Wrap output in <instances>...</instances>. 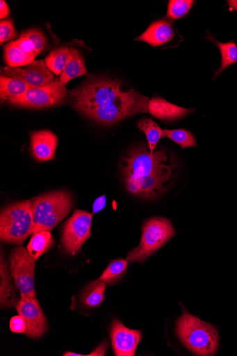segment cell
Segmentation results:
<instances>
[{
    "label": "cell",
    "instance_id": "8fae6325",
    "mask_svg": "<svg viewBox=\"0 0 237 356\" xmlns=\"http://www.w3.org/2000/svg\"><path fill=\"white\" fill-rule=\"evenodd\" d=\"M4 76L24 81L31 87H42L54 81L52 72L44 60H33L22 68L6 67L2 69Z\"/></svg>",
    "mask_w": 237,
    "mask_h": 356
},
{
    "label": "cell",
    "instance_id": "4fadbf2b",
    "mask_svg": "<svg viewBox=\"0 0 237 356\" xmlns=\"http://www.w3.org/2000/svg\"><path fill=\"white\" fill-rule=\"evenodd\" d=\"M175 37L173 22L170 19H163L152 23L145 33L136 39L154 47L162 46L171 42Z\"/></svg>",
    "mask_w": 237,
    "mask_h": 356
},
{
    "label": "cell",
    "instance_id": "83f0119b",
    "mask_svg": "<svg viewBox=\"0 0 237 356\" xmlns=\"http://www.w3.org/2000/svg\"><path fill=\"white\" fill-rule=\"evenodd\" d=\"M22 36L28 38L35 44L38 55L44 49L47 45L46 38L40 31L35 29L28 30L24 32Z\"/></svg>",
    "mask_w": 237,
    "mask_h": 356
},
{
    "label": "cell",
    "instance_id": "2e32d148",
    "mask_svg": "<svg viewBox=\"0 0 237 356\" xmlns=\"http://www.w3.org/2000/svg\"><path fill=\"white\" fill-rule=\"evenodd\" d=\"M0 260V306L3 309L14 308L17 307L19 300L3 253Z\"/></svg>",
    "mask_w": 237,
    "mask_h": 356
},
{
    "label": "cell",
    "instance_id": "7402d4cb",
    "mask_svg": "<svg viewBox=\"0 0 237 356\" xmlns=\"http://www.w3.org/2000/svg\"><path fill=\"white\" fill-rule=\"evenodd\" d=\"M35 56L26 54L15 42L9 43L5 48V60L11 68L26 67L35 60Z\"/></svg>",
    "mask_w": 237,
    "mask_h": 356
},
{
    "label": "cell",
    "instance_id": "8992f818",
    "mask_svg": "<svg viewBox=\"0 0 237 356\" xmlns=\"http://www.w3.org/2000/svg\"><path fill=\"white\" fill-rule=\"evenodd\" d=\"M175 230L170 220L162 217L147 220L142 229L139 246L130 251L126 257L129 264L144 263L147 259L161 249L175 236Z\"/></svg>",
    "mask_w": 237,
    "mask_h": 356
},
{
    "label": "cell",
    "instance_id": "d4e9b609",
    "mask_svg": "<svg viewBox=\"0 0 237 356\" xmlns=\"http://www.w3.org/2000/svg\"><path fill=\"white\" fill-rule=\"evenodd\" d=\"M129 264L120 258L113 261L99 278L107 284H113L120 282L125 275Z\"/></svg>",
    "mask_w": 237,
    "mask_h": 356
},
{
    "label": "cell",
    "instance_id": "d6986e66",
    "mask_svg": "<svg viewBox=\"0 0 237 356\" xmlns=\"http://www.w3.org/2000/svg\"><path fill=\"white\" fill-rule=\"evenodd\" d=\"M31 88V86L20 79L4 76L0 77V97L3 102L19 98Z\"/></svg>",
    "mask_w": 237,
    "mask_h": 356
},
{
    "label": "cell",
    "instance_id": "6da1fadb",
    "mask_svg": "<svg viewBox=\"0 0 237 356\" xmlns=\"http://www.w3.org/2000/svg\"><path fill=\"white\" fill-rule=\"evenodd\" d=\"M122 85L112 79H89L72 91L74 107L86 117L106 124L148 112L147 97L133 88L122 91Z\"/></svg>",
    "mask_w": 237,
    "mask_h": 356
},
{
    "label": "cell",
    "instance_id": "30bf717a",
    "mask_svg": "<svg viewBox=\"0 0 237 356\" xmlns=\"http://www.w3.org/2000/svg\"><path fill=\"white\" fill-rule=\"evenodd\" d=\"M26 322L25 334L31 339H40L46 333L48 323L37 298H21L16 307Z\"/></svg>",
    "mask_w": 237,
    "mask_h": 356
},
{
    "label": "cell",
    "instance_id": "52a82bcc",
    "mask_svg": "<svg viewBox=\"0 0 237 356\" xmlns=\"http://www.w3.org/2000/svg\"><path fill=\"white\" fill-rule=\"evenodd\" d=\"M35 259L22 246L14 248L10 256V270L21 298H37L35 284Z\"/></svg>",
    "mask_w": 237,
    "mask_h": 356
},
{
    "label": "cell",
    "instance_id": "4316f807",
    "mask_svg": "<svg viewBox=\"0 0 237 356\" xmlns=\"http://www.w3.org/2000/svg\"><path fill=\"white\" fill-rule=\"evenodd\" d=\"M194 3L195 1L192 0H171L167 6V19L176 20L185 17Z\"/></svg>",
    "mask_w": 237,
    "mask_h": 356
},
{
    "label": "cell",
    "instance_id": "ba28073f",
    "mask_svg": "<svg viewBox=\"0 0 237 356\" xmlns=\"http://www.w3.org/2000/svg\"><path fill=\"white\" fill-rule=\"evenodd\" d=\"M67 95L65 86L60 81L42 86L32 87L19 98L9 100V103L22 108H50L63 104Z\"/></svg>",
    "mask_w": 237,
    "mask_h": 356
},
{
    "label": "cell",
    "instance_id": "603a6c76",
    "mask_svg": "<svg viewBox=\"0 0 237 356\" xmlns=\"http://www.w3.org/2000/svg\"><path fill=\"white\" fill-rule=\"evenodd\" d=\"M70 53L71 49L67 47L53 50L44 60L46 66L56 75H61L70 60Z\"/></svg>",
    "mask_w": 237,
    "mask_h": 356
},
{
    "label": "cell",
    "instance_id": "e0dca14e",
    "mask_svg": "<svg viewBox=\"0 0 237 356\" xmlns=\"http://www.w3.org/2000/svg\"><path fill=\"white\" fill-rule=\"evenodd\" d=\"M106 284L99 280L90 283L81 293L82 305L86 309L99 307L104 300Z\"/></svg>",
    "mask_w": 237,
    "mask_h": 356
},
{
    "label": "cell",
    "instance_id": "f1b7e54d",
    "mask_svg": "<svg viewBox=\"0 0 237 356\" xmlns=\"http://www.w3.org/2000/svg\"><path fill=\"white\" fill-rule=\"evenodd\" d=\"M17 37L14 24L11 20H1L0 22V44L10 42Z\"/></svg>",
    "mask_w": 237,
    "mask_h": 356
},
{
    "label": "cell",
    "instance_id": "44dd1931",
    "mask_svg": "<svg viewBox=\"0 0 237 356\" xmlns=\"http://www.w3.org/2000/svg\"><path fill=\"white\" fill-rule=\"evenodd\" d=\"M54 245V240L50 232H40L33 234L27 245V250L37 261Z\"/></svg>",
    "mask_w": 237,
    "mask_h": 356
},
{
    "label": "cell",
    "instance_id": "5b68a950",
    "mask_svg": "<svg viewBox=\"0 0 237 356\" xmlns=\"http://www.w3.org/2000/svg\"><path fill=\"white\" fill-rule=\"evenodd\" d=\"M33 227L31 201L14 203L1 211L0 238L2 241L22 245L32 235Z\"/></svg>",
    "mask_w": 237,
    "mask_h": 356
},
{
    "label": "cell",
    "instance_id": "836d02e7",
    "mask_svg": "<svg viewBox=\"0 0 237 356\" xmlns=\"http://www.w3.org/2000/svg\"><path fill=\"white\" fill-rule=\"evenodd\" d=\"M10 15V8L6 1L0 2V19L3 20Z\"/></svg>",
    "mask_w": 237,
    "mask_h": 356
},
{
    "label": "cell",
    "instance_id": "cb8c5ba5",
    "mask_svg": "<svg viewBox=\"0 0 237 356\" xmlns=\"http://www.w3.org/2000/svg\"><path fill=\"white\" fill-rule=\"evenodd\" d=\"M138 127L146 135L149 150L153 153L158 143L163 136V129L158 124L149 118L140 120L138 123Z\"/></svg>",
    "mask_w": 237,
    "mask_h": 356
},
{
    "label": "cell",
    "instance_id": "9c48e42d",
    "mask_svg": "<svg viewBox=\"0 0 237 356\" xmlns=\"http://www.w3.org/2000/svg\"><path fill=\"white\" fill-rule=\"evenodd\" d=\"M92 215L81 210L74 211L67 220L62 234V245L67 253L76 255L91 236Z\"/></svg>",
    "mask_w": 237,
    "mask_h": 356
},
{
    "label": "cell",
    "instance_id": "ac0fdd59",
    "mask_svg": "<svg viewBox=\"0 0 237 356\" xmlns=\"http://www.w3.org/2000/svg\"><path fill=\"white\" fill-rule=\"evenodd\" d=\"M86 73L85 63L81 54L76 49H71L70 60L60 75V81L65 86L72 79L83 76Z\"/></svg>",
    "mask_w": 237,
    "mask_h": 356
},
{
    "label": "cell",
    "instance_id": "1f68e13d",
    "mask_svg": "<svg viewBox=\"0 0 237 356\" xmlns=\"http://www.w3.org/2000/svg\"><path fill=\"white\" fill-rule=\"evenodd\" d=\"M108 346V342H104L100 344L96 349L91 353L85 355L88 356H104L106 354L107 348Z\"/></svg>",
    "mask_w": 237,
    "mask_h": 356
},
{
    "label": "cell",
    "instance_id": "4dcf8cb0",
    "mask_svg": "<svg viewBox=\"0 0 237 356\" xmlns=\"http://www.w3.org/2000/svg\"><path fill=\"white\" fill-rule=\"evenodd\" d=\"M10 330L14 333H25L26 330V322L24 318L19 314L12 318L10 323Z\"/></svg>",
    "mask_w": 237,
    "mask_h": 356
},
{
    "label": "cell",
    "instance_id": "3957f363",
    "mask_svg": "<svg viewBox=\"0 0 237 356\" xmlns=\"http://www.w3.org/2000/svg\"><path fill=\"white\" fill-rule=\"evenodd\" d=\"M181 342L196 355L212 356L219 348V334L214 326L184 310L177 323Z\"/></svg>",
    "mask_w": 237,
    "mask_h": 356
},
{
    "label": "cell",
    "instance_id": "e575fe53",
    "mask_svg": "<svg viewBox=\"0 0 237 356\" xmlns=\"http://www.w3.org/2000/svg\"><path fill=\"white\" fill-rule=\"evenodd\" d=\"M227 4L231 10L237 12V0H229Z\"/></svg>",
    "mask_w": 237,
    "mask_h": 356
},
{
    "label": "cell",
    "instance_id": "7a4b0ae2",
    "mask_svg": "<svg viewBox=\"0 0 237 356\" xmlns=\"http://www.w3.org/2000/svg\"><path fill=\"white\" fill-rule=\"evenodd\" d=\"M176 161L164 149L152 153L146 146L132 149L122 159V172L132 195L153 200L166 191L174 176Z\"/></svg>",
    "mask_w": 237,
    "mask_h": 356
},
{
    "label": "cell",
    "instance_id": "7c38bea8",
    "mask_svg": "<svg viewBox=\"0 0 237 356\" xmlns=\"http://www.w3.org/2000/svg\"><path fill=\"white\" fill-rule=\"evenodd\" d=\"M142 337L141 331L126 328L120 320L115 319L112 323L111 337L117 356L135 355Z\"/></svg>",
    "mask_w": 237,
    "mask_h": 356
},
{
    "label": "cell",
    "instance_id": "5bb4252c",
    "mask_svg": "<svg viewBox=\"0 0 237 356\" xmlns=\"http://www.w3.org/2000/svg\"><path fill=\"white\" fill-rule=\"evenodd\" d=\"M58 145L56 136L49 131L31 134V147L33 157L40 161H47L55 157Z\"/></svg>",
    "mask_w": 237,
    "mask_h": 356
},
{
    "label": "cell",
    "instance_id": "f546056e",
    "mask_svg": "<svg viewBox=\"0 0 237 356\" xmlns=\"http://www.w3.org/2000/svg\"><path fill=\"white\" fill-rule=\"evenodd\" d=\"M15 43L26 54L35 57L38 56L35 44L28 38L21 35L20 38L15 41Z\"/></svg>",
    "mask_w": 237,
    "mask_h": 356
},
{
    "label": "cell",
    "instance_id": "d6a6232c",
    "mask_svg": "<svg viewBox=\"0 0 237 356\" xmlns=\"http://www.w3.org/2000/svg\"><path fill=\"white\" fill-rule=\"evenodd\" d=\"M106 205V196L98 198L93 204V213H96L103 210Z\"/></svg>",
    "mask_w": 237,
    "mask_h": 356
},
{
    "label": "cell",
    "instance_id": "9a60e30c",
    "mask_svg": "<svg viewBox=\"0 0 237 356\" xmlns=\"http://www.w3.org/2000/svg\"><path fill=\"white\" fill-rule=\"evenodd\" d=\"M148 112L160 120L176 121L185 118L193 111L169 103L159 97H154L149 100Z\"/></svg>",
    "mask_w": 237,
    "mask_h": 356
},
{
    "label": "cell",
    "instance_id": "484cf974",
    "mask_svg": "<svg viewBox=\"0 0 237 356\" xmlns=\"http://www.w3.org/2000/svg\"><path fill=\"white\" fill-rule=\"evenodd\" d=\"M163 137L174 141L182 149L197 146L195 137L192 134L183 129H163Z\"/></svg>",
    "mask_w": 237,
    "mask_h": 356
},
{
    "label": "cell",
    "instance_id": "277c9868",
    "mask_svg": "<svg viewBox=\"0 0 237 356\" xmlns=\"http://www.w3.org/2000/svg\"><path fill=\"white\" fill-rule=\"evenodd\" d=\"M33 227L32 235L51 232L70 213L73 200L69 192L56 191L31 200Z\"/></svg>",
    "mask_w": 237,
    "mask_h": 356
},
{
    "label": "cell",
    "instance_id": "ffe728a7",
    "mask_svg": "<svg viewBox=\"0 0 237 356\" xmlns=\"http://www.w3.org/2000/svg\"><path fill=\"white\" fill-rule=\"evenodd\" d=\"M208 39L218 47L222 56L221 66L214 74L213 80H215L226 69L237 62V45L234 41L220 42L210 34L208 35Z\"/></svg>",
    "mask_w": 237,
    "mask_h": 356
}]
</instances>
